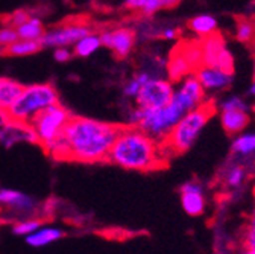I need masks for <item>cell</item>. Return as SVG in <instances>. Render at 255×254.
I'll use <instances>...</instances> for the list:
<instances>
[{
	"instance_id": "6da1fadb",
	"label": "cell",
	"mask_w": 255,
	"mask_h": 254,
	"mask_svg": "<svg viewBox=\"0 0 255 254\" xmlns=\"http://www.w3.org/2000/svg\"><path fill=\"white\" fill-rule=\"evenodd\" d=\"M120 125L73 116L61 137L67 148V160L81 163L107 162Z\"/></svg>"
},
{
	"instance_id": "7a4b0ae2",
	"label": "cell",
	"mask_w": 255,
	"mask_h": 254,
	"mask_svg": "<svg viewBox=\"0 0 255 254\" xmlns=\"http://www.w3.org/2000/svg\"><path fill=\"white\" fill-rule=\"evenodd\" d=\"M170 154L163 142H158L138 126H120L113 143L108 162L135 172H149L166 168Z\"/></svg>"
},
{
	"instance_id": "3957f363",
	"label": "cell",
	"mask_w": 255,
	"mask_h": 254,
	"mask_svg": "<svg viewBox=\"0 0 255 254\" xmlns=\"http://www.w3.org/2000/svg\"><path fill=\"white\" fill-rule=\"evenodd\" d=\"M216 113H217V104L208 99L199 107L187 111L173 126V130L170 131L167 139L163 142L169 154L178 155L188 151L199 139L207 123L211 120V117Z\"/></svg>"
},
{
	"instance_id": "277c9868",
	"label": "cell",
	"mask_w": 255,
	"mask_h": 254,
	"mask_svg": "<svg viewBox=\"0 0 255 254\" xmlns=\"http://www.w3.org/2000/svg\"><path fill=\"white\" fill-rule=\"evenodd\" d=\"M184 114V110L173 101L159 108H141L135 105L128 113L126 123L138 126L158 142H164Z\"/></svg>"
},
{
	"instance_id": "5b68a950",
	"label": "cell",
	"mask_w": 255,
	"mask_h": 254,
	"mask_svg": "<svg viewBox=\"0 0 255 254\" xmlns=\"http://www.w3.org/2000/svg\"><path fill=\"white\" fill-rule=\"evenodd\" d=\"M56 102H59V94L52 84H30L23 87L8 114L11 119L30 123L35 116Z\"/></svg>"
},
{
	"instance_id": "8992f818",
	"label": "cell",
	"mask_w": 255,
	"mask_h": 254,
	"mask_svg": "<svg viewBox=\"0 0 255 254\" xmlns=\"http://www.w3.org/2000/svg\"><path fill=\"white\" fill-rule=\"evenodd\" d=\"M72 117L73 114L70 113V110H67L59 102L47 107L38 116H35L30 125L38 137V145L44 148L46 145L58 139Z\"/></svg>"
},
{
	"instance_id": "52a82bcc",
	"label": "cell",
	"mask_w": 255,
	"mask_h": 254,
	"mask_svg": "<svg viewBox=\"0 0 255 254\" xmlns=\"http://www.w3.org/2000/svg\"><path fill=\"white\" fill-rule=\"evenodd\" d=\"M175 93V82L169 78L152 75L135 96V105L141 108H159L167 105Z\"/></svg>"
},
{
	"instance_id": "ba28073f",
	"label": "cell",
	"mask_w": 255,
	"mask_h": 254,
	"mask_svg": "<svg viewBox=\"0 0 255 254\" xmlns=\"http://www.w3.org/2000/svg\"><path fill=\"white\" fill-rule=\"evenodd\" d=\"M201 49L204 64L234 72V55L228 49L227 40L220 32L201 38Z\"/></svg>"
},
{
	"instance_id": "9c48e42d",
	"label": "cell",
	"mask_w": 255,
	"mask_h": 254,
	"mask_svg": "<svg viewBox=\"0 0 255 254\" xmlns=\"http://www.w3.org/2000/svg\"><path fill=\"white\" fill-rule=\"evenodd\" d=\"M90 32H91V29L88 24L82 21H72V23H66L62 26L46 30L41 38V44L43 47H52V49L59 47V46L70 47Z\"/></svg>"
},
{
	"instance_id": "30bf717a",
	"label": "cell",
	"mask_w": 255,
	"mask_h": 254,
	"mask_svg": "<svg viewBox=\"0 0 255 254\" xmlns=\"http://www.w3.org/2000/svg\"><path fill=\"white\" fill-rule=\"evenodd\" d=\"M172 101L176 102L184 110V113H187L207 101V91L201 85L196 75L191 73L176 82Z\"/></svg>"
},
{
	"instance_id": "8fae6325",
	"label": "cell",
	"mask_w": 255,
	"mask_h": 254,
	"mask_svg": "<svg viewBox=\"0 0 255 254\" xmlns=\"http://www.w3.org/2000/svg\"><path fill=\"white\" fill-rule=\"evenodd\" d=\"M101 38H102V46L110 49L117 58L123 59L126 56H129L131 52L134 50L137 43V32L132 27L120 26V27L104 30L101 34Z\"/></svg>"
},
{
	"instance_id": "7c38bea8",
	"label": "cell",
	"mask_w": 255,
	"mask_h": 254,
	"mask_svg": "<svg viewBox=\"0 0 255 254\" xmlns=\"http://www.w3.org/2000/svg\"><path fill=\"white\" fill-rule=\"evenodd\" d=\"M18 143L38 145V137L30 123L9 117L0 128V145L5 149H11Z\"/></svg>"
},
{
	"instance_id": "4fadbf2b",
	"label": "cell",
	"mask_w": 255,
	"mask_h": 254,
	"mask_svg": "<svg viewBox=\"0 0 255 254\" xmlns=\"http://www.w3.org/2000/svg\"><path fill=\"white\" fill-rule=\"evenodd\" d=\"M0 206L8 209L11 215L17 216L18 219L29 218L38 210V203L32 197L20 192V190L6 187H0Z\"/></svg>"
},
{
	"instance_id": "5bb4252c",
	"label": "cell",
	"mask_w": 255,
	"mask_h": 254,
	"mask_svg": "<svg viewBox=\"0 0 255 254\" xmlns=\"http://www.w3.org/2000/svg\"><path fill=\"white\" fill-rule=\"evenodd\" d=\"M181 195V206L184 212L190 216H201L205 209H207V194L204 186L196 181L191 180L187 181L185 184L181 186L179 190Z\"/></svg>"
},
{
	"instance_id": "9a60e30c",
	"label": "cell",
	"mask_w": 255,
	"mask_h": 254,
	"mask_svg": "<svg viewBox=\"0 0 255 254\" xmlns=\"http://www.w3.org/2000/svg\"><path fill=\"white\" fill-rule=\"evenodd\" d=\"M201 85L207 93H219L231 87L233 84V72H227L219 67L202 64L195 72Z\"/></svg>"
},
{
	"instance_id": "2e32d148",
	"label": "cell",
	"mask_w": 255,
	"mask_h": 254,
	"mask_svg": "<svg viewBox=\"0 0 255 254\" xmlns=\"http://www.w3.org/2000/svg\"><path fill=\"white\" fill-rule=\"evenodd\" d=\"M251 171L248 169L246 163L240 158L234 157V160H230L220 171V183L230 192L233 190L242 189V186L246 183Z\"/></svg>"
},
{
	"instance_id": "e0dca14e",
	"label": "cell",
	"mask_w": 255,
	"mask_h": 254,
	"mask_svg": "<svg viewBox=\"0 0 255 254\" xmlns=\"http://www.w3.org/2000/svg\"><path fill=\"white\" fill-rule=\"evenodd\" d=\"M220 111V123L222 128L230 136H237L248 128L251 122L249 110L245 108H223Z\"/></svg>"
},
{
	"instance_id": "ac0fdd59",
	"label": "cell",
	"mask_w": 255,
	"mask_h": 254,
	"mask_svg": "<svg viewBox=\"0 0 255 254\" xmlns=\"http://www.w3.org/2000/svg\"><path fill=\"white\" fill-rule=\"evenodd\" d=\"M166 72H167V78L170 81H173L175 84L179 82L181 79H184L185 76L195 73L193 69H191L190 62L187 61V58L182 55V52L175 47L166 62Z\"/></svg>"
},
{
	"instance_id": "d6986e66",
	"label": "cell",
	"mask_w": 255,
	"mask_h": 254,
	"mask_svg": "<svg viewBox=\"0 0 255 254\" xmlns=\"http://www.w3.org/2000/svg\"><path fill=\"white\" fill-rule=\"evenodd\" d=\"M64 236V232L58 227H52V226H47V227H38L34 233L27 235L24 239H26V244L29 247H34V248H43V247H47L56 241H59L61 238Z\"/></svg>"
},
{
	"instance_id": "ffe728a7",
	"label": "cell",
	"mask_w": 255,
	"mask_h": 254,
	"mask_svg": "<svg viewBox=\"0 0 255 254\" xmlns=\"http://www.w3.org/2000/svg\"><path fill=\"white\" fill-rule=\"evenodd\" d=\"M231 154L237 158H249L255 155V131H242L234 136Z\"/></svg>"
},
{
	"instance_id": "44dd1931",
	"label": "cell",
	"mask_w": 255,
	"mask_h": 254,
	"mask_svg": "<svg viewBox=\"0 0 255 254\" xmlns=\"http://www.w3.org/2000/svg\"><path fill=\"white\" fill-rule=\"evenodd\" d=\"M217 27H219L217 18L211 14H199L191 17L188 21V29L201 38L217 32Z\"/></svg>"
},
{
	"instance_id": "7402d4cb",
	"label": "cell",
	"mask_w": 255,
	"mask_h": 254,
	"mask_svg": "<svg viewBox=\"0 0 255 254\" xmlns=\"http://www.w3.org/2000/svg\"><path fill=\"white\" fill-rule=\"evenodd\" d=\"M23 84L9 79V78H0V108L9 110L11 105L15 102V99L20 96L23 90Z\"/></svg>"
},
{
	"instance_id": "603a6c76",
	"label": "cell",
	"mask_w": 255,
	"mask_h": 254,
	"mask_svg": "<svg viewBox=\"0 0 255 254\" xmlns=\"http://www.w3.org/2000/svg\"><path fill=\"white\" fill-rule=\"evenodd\" d=\"M102 46V38H101V34H96V32H90L87 34L85 37H82L81 40H78L75 44H73V53L76 56H81V58H87V56H91L98 52Z\"/></svg>"
},
{
	"instance_id": "cb8c5ba5",
	"label": "cell",
	"mask_w": 255,
	"mask_h": 254,
	"mask_svg": "<svg viewBox=\"0 0 255 254\" xmlns=\"http://www.w3.org/2000/svg\"><path fill=\"white\" fill-rule=\"evenodd\" d=\"M44 24L38 17H30L17 27L18 38H26V40H40L44 35Z\"/></svg>"
},
{
	"instance_id": "d4e9b609",
	"label": "cell",
	"mask_w": 255,
	"mask_h": 254,
	"mask_svg": "<svg viewBox=\"0 0 255 254\" xmlns=\"http://www.w3.org/2000/svg\"><path fill=\"white\" fill-rule=\"evenodd\" d=\"M123 5L144 17H152L163 9V0H123Z\"/></svg>"
},
{
	"instance_id": "484cf974",
	"label": "cell",
	"mask_w": 255,
	"mask_h": 254,
	"mask_svg": "<svg viewBox=\"0 0 255 254\" xmlns=\"http://www.w3.org/2000/svg\"><path fill=\"white\" fill-rule=\"evenodd\" d=\"M43 47L40 40H26V38H17L11 46L6 47V53L12 56H27L34 55Z\"/></svg>"
},
{
	"instance_id": "4316f807",
	"label": "cell",
	"mask_w": 255,
	"mask_h": 254,
	"mask_svg": "<svg viewBox=\"0 0 255 254\" xmlns=\"http://www.w3.org/2000/svg\"><path fill=\"white\" fill-rule=\"evenodd\" d=\"M240 248H242V251H245L248 254H255V209L249 215L246 224L243 227Z\"/></svg>"
},
{
	"instance_id": "83f0119b",
	"label": "cell",
	"mask_w": 255,
	"mask_h": 254,
	"mask_svg": "<svg viewBox=\"0 0 255 254\" xmlns=\"http://www.w3.org/2000/svg\"><path fill=\"white\" fill-rule=\"evenodd\" d=\"M150 76H152V73L147 72V70H143V72L135 73L132 78H129V79L125 82V85H123V96L125 98H129V99H135V96L138 94L140 88L143 87V84Z\"/></svg>"
},
{
	"instance_id": "f1b7e54d",
	"label": "cell",
	"mask_w": 255,
	"mask_h": 254,
	"mask_svg": "<svg viewBox=\"0 0 255 254\" xmlns=\"http://www.w3.org/2000/svg\"><path fill=\"white\" fill-rule=\"evenodd\" d=\"M236 38L242 43H255V21L251 18H240L236 23Z\"/></svg>"
},
{
	"instance_id": "f546056e",
	"label": "cell",
	"mask_w": 255,
	"mask_h": 254,
	"mask_svg": "<svg viewBox=\"0 0 255 254\" xmlns=\"http://www.w3.org/2000/svg\"><path fill=\"white\" fill-rule=\"evenodd\" d=\"M38 227H41V221L38 218H34V216H29V218H23V219H18L15 224L12 226V233L15 236H27L30 233H34Z\"/></svg>"
},
{
	"instance_id": "4dcf8cb0",
	"label": "cell",
	"mask_w": 255,
	"mask_h": 254,
	"mask_svg": "<svg viewBox=\"0 0 255 254\" xmlns=\"http://www.w3.org/2000/svg\"><path fill=\"white\" fill-rule=\"evenodd\" d=\"M17 38H18V34L15 27H11L8 24L0 27V47L2 49H6L8 46H11Z\"/></svg>"
},
{
	"instance_id": "1f68e13d",
	"label": "cell",
	"mask_w": 255,
	"mask_h": 254,
	"mask_svg": "<svg viewBox=\"0 0 255 254\" xmlns=\"http://www.w3.org/2000/svg\"><path fill=\"white\" fill-rule=\"evenodd\" d=\"M179 35H181V29L178 26L166 24L161 29V35H159V38L166 40V41H175V40L179 38Z\"/></svg>"
},
{
	"instance_id": "d6a6232c",
	"label": "cell",
	"mask_w": 255,
	"mask_h": 254,
	"mask_svg": "<svg viewBox=\"0 0 255 254\" xmlns=\"http://www.w3.org/2000/svg\"><path fill=\"white\" fill-rule=\"evenodd\" d=\"M27 18H29V14H27L24 9H18V11L12 12V14L6 18V24L17 29V27H18L20 24H23Z\"/></svg>"
},
{
	"instance_id": "836d02e7",
	"label": "cell",
	"mask_w": 255,
	"mask_h": 254,
	"mask_svg": "<svg viewBox=\"0 0 255 254\" xmlns=\"http://www.w3.org/2000/svg\"><path fill=\"white\" fill-rule=\"evenodd\" d=\"M75 53L70 50L69 46H59V47H55L53 49V58L56 62H67L72 59Z\"/></svg>"
},
{
	"instance_id": "e575fe53",
	"label": "cell",
	"mask_w": 255,
	"mask_h": 254,
	"mask_svg": "<svg viewBox=\"0 0 255 254\" xmlns=\"http://www.w3.org/2000/svg\"><path fill=\"white\" fill-rule=\"evenodd\" d=\"M9 119V114H8V111L6 110H3V108H0V128L6 123V120Z\"/></svg>"
},
{
	"instance_id": "d590c367",
	"label": "cell",
	"mask_w": 255,
	"mask_h": 254,
	"mask_svg": "<svg viewBox=\"0 0 255 254\" xmlns=\"http://www.w3.org/2000/svg\"><path fill=\"white\" fill-rule=\"evenodd\" d=\"M182 0H163V9L164 8H173L176 5H179Z\"/></svg>"
},
{
	"instance_id": "8d00e7d4",
	"label": "cell",
	"mask_w": 255,
	"mask_h": 254,
	"mask_svg": "<svg viewBox=\"0 0 255 254\" xmlns=\"http://www.w3.org/2000/svg\"><path fill=\"white\" fill-rule=\"evenodd\" d=\"M248 94H249L251 98H255V76H254L252 84H251V87H249V90H248Z\"/></svg>"
},
{
	"instance_id": "74e56055",
	"label": "cell",
	"mask_w": 255,
	"mask_h": 254,
	"mask_svg": "<svg viewBox=\"0 0 255 254\" xmlns=\"http://www.w3.org/2000/svg\"><path fill=\"white\" fill-rule=\"evenodd\" d=\"M2 50H3V49H2V47H0V53H2Z\"/></svg>"
}]
</instances>
